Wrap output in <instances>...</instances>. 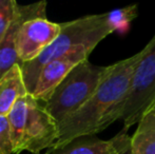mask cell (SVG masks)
<instances>
[{
  "instance_id": "6da1fadb",
  "label": "cell",
  "mask_w": 155,
  "mask_h": 154,
  "mask_svg": "<svg viewBox=\"0 0 155 154\" xmlns=\"http://www.w3.org/2000/svg\"><path fill=\"white\" fill-rule=\"evenodd\" d=\"M145 54V48L138 53L109 66L93 96L78 110L58 125L59 137L48 151L64 147L82 136H93L120 120L133 75Z\"/></svg>"
},
{
  "instance_id": "7a4b0ae2",
  "label": "cell",
  "mask_w": 155,
  "mask_h": 154,
  "mask_svg": "<svg viewBox=\"0 0 155 154\" xmlns=\"http://www.w3.org/2000/svg\"><path fill=\"white\" fill-rule=\"evenodd\" d=\"M117 31L111 13L82 16L61 23V33L33 61L20 64L29 94L33 95L42 69L56 59L67 56L80 48L95 49L107 36Z\"/></svg>"
},
{
  "instance_id": "3957f363",
  "label": "cell",
  "mask_w": 155,
  "mask_h": 154,
  "mask_svg": "<svg viewBox=\"0 0 155 154\" xmlns=\"http://www.w3.org/2000/svg\"><path fill=\"white\" fill-rule=\"evenodd\" d=\"M8 117L13 154L29 151L33 154L53 148L59 137V128L47 111L45 103L33 95L17 99Z\"/></svg>"
},
{
  "instance_id": "277c9868",
  "label": "cell",
  "mask_w": 155,
  "mask_h": 154,
  "mask_svg": "<svg viewBox=\"0 0 155 154\" xmlns=\"http://www.w3.org/2000/svg\"><path fill=\"white\" fill-rule=\"evenodd\" d=\"M109 66L100 67L88 59L76 64L45 103L47 111L59 125L77 112L96 92Z\"/></svg>"
},
{
  "instance_id": "5b68a950",
  "label": "cell",
  "mask_w": 155,
  "mask_h": 154,
  "mask_svg": "<svg viewBox=\"0 0 155 154\" xmlns=\"http://www.w3.org/2000/svg\"><path fill=\"white\" fill-rule=\"evenodd\" d=\"M155 103V34L146 44L145 54L133 75L120 120L124 128L130 129L145 114L151 111Z\"/></svg>"
},
{
  "instance_id": "8992f818",
  "label": "cell",
  "mask_w": 155,
  "mask_h": 154,
  "mask_svg": "<svg viewBox=\"0 0 155 154\" xmlns=\"http://www.w3.org/2000/svg\"><path fill=\"white\" fill-rule=\"evenodd\" d=\"M61 33V23L37 17L23 23L16 41L19 66L36 59Z\"/></svg>"
},
{
  "instance_id": "52a82bcc",
  "label": "cell",
  "mask_w": 155,
  "mask_h": 154,
  "mask_svg": "<svg viewBox=\"0 0 155 154\" xmlns=\"http://www.w3.org/2000/svg\"><path fill=\"white\" fill-rule=\"evenodd\" d=\"M45 8L47 1L36 2L28 5H17L14 19L0 44V79L15 64H19L16 52V41L23 23L33 18L45 17Z\"/></svg>"
},
{
  "instance_id": "ba28073f",
  "label": "cell",
  "mask_w": 155,
  "mask_h": 154,
  "mask_svg": "<svg viewBox=\"0 0 155 154\" xmlns=\"http://www.w3.org/2000/svg\"><path fill=\"white\" fill-rule=\"evenodd\" d=\"M92 51L91 48H80L69 55L48 64L39 75L33 96L45 103L70 71L79 62L88 59Z\"/></svg>"
},
{
  "instance_id": "9c48e42d",
  "label": "cell",
  "mask_w": 155,
  "mask_h": 154,
  "mask_svg": "<svg viewBox=\"0 0 155 154\" xmlns=\"http://www.w3.org/2000/svg\"><path fill=\"white\" fill-rule=\"evenodd\" d=\"M131 137L128 129L123 128L113 138L104 140L97 136H82L72 140L64 147L47 154H126L130 152Z\"/></svg>"
},
{
  "instance_id": "30bf717a",
  "label": "cell",
  "mask_w": 155,
  "mask_h": 154,
  "mask_svg": "<svg viewBox=\"0 0 155 154\" xmlns=\"http://www.w3.org/2000/svg\"><path fill=\"white\" fill-rule=\"evenodd\" d=\"M27 94L22 71L17 64L0 79V116H8L17 99Z\"/></svg>"
},
{
  "instance_id": "8fae6325",
  "label": "cell",
  "mask_w": 155,
  "mask_h": 154,
  "mask_svg": "<svg viewBox=\"0 0 155 154\" xmlns=\"http://www.w3.org/2000/svg\"><path fill=\"white\" fill-rule=\"evenodd\" d=\"M129 154H155V113L148 112L138 121L131 137Z\"/></svg>"
},
{
  "instance_id": "7c38bea8",
  "label": "cell",
  "mask_w": 155,
  "mask_h": 154,
  "mask_svg": "<svg viewBox=\"0 0 155 154\" xmlns=\"http://www.w3.org/2000/svg\"><path fill=\"white\" fill-rule=\"evenodd\" d=\"M17 5L14 0H0V44L14 19Z\"/></svg>"
},
{
  "instance_id": "4fadbf2b",
  "label": "cell",
  "mask_w": 155,
  "mask_h": 154,
  "mask_svg": "<svg viewBox=\"0 0 155 154\" xmlns=\"http://www.w3.org/2000/svg\"><path fill=\"white\" fill-rule=\"evenodd\" d=\"M0 154H13L10 123L6 116H0Z\"/></svg>"
},
{
  "instance_id": "5bb4252c",
  "label": "cell",
  "mask_w": 155,
  "mask_h": 154,
  "mask_svg": "<svg viewBox=\"0 0 155 154\" xmlns=\"http://www.w3.org/2000/svg\"><path fill=\"white\" fill-rule=\"evenodd\" d=\"M151 111H152V112H153V113H155V103H154V106H153V107H152Z\"/></svg>"
},
{
  "instance_id": "9a60e30c",
  "label": "cell",
  "mask_w": 155,
  "mask_h": 154,
  "mask_svg": "<svg viewBox=\"0 0 155 154\" xmlns=\"http://www.w3.org/2000/svg\"><path fill=\"white\" fill-rule=\"evenodd\" d=\"M37 154H41V153H37ZM45 154H47V153H45Z\"/></svg>"
}]
</instances>
